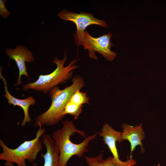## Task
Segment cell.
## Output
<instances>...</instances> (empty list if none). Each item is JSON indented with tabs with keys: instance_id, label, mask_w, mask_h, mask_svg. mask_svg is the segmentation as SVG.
<instances>
[{
	"instance_id": "1",
	"label": "cell",
	"mask_w": 166,
	"mask_h": 166,
	"mask_svg": "<svg viewBox=\"0 0 166 166\" xmlns=\"http://www.w3.org/2000/svg\"><path fill=\"white\" fill-rule=\"evenodd\" d=\"M62 124V128L55 131L52 137L59 151V166H67L73 156L81 158L89 151V143L96 137L99 132L85 137V132L77 129L72 121L66 120Z\"/></svg>"
},
{
	"instance_id": "2",
	"label": "cell",
	"mask_w": 166,
	"mask_h": 166,
	"mask_svg": "<svg viewBox=\"0 0 166 166\" xmlns=\"http://www.w3.org/2000/svg\"><path fill=\"white\" fill-rule=\"evenodd\" d=\"M70 86L60 89L56 86L49 91L51 105L45 112L38 115L35 119V126H50L58 123L65 116L64 114V108L73 94L77 90H81L85 85L81 77L77 75L72 80Z\"/></svg>"
},
{
	"instance_id": "3",
	"label": "cell",
	"mask_w": 166,
	"mask_h": 166,
	"mask_svg": "<svg viewBox=\"0 0 166 166\" xmlns=\"http://www.w3.org/2000/svg\"><path fill=\"white\" fill-rule=\"evenodd\" d=\"M39 129L34 139L26 140L15 148L8 147L3 141L0 139V146L2 152L0 153V160L5 161V166H26V160L33 163L36 159L38 153L41 151L43 144L40 137L46 131L39 126Z\"/></svg>"
},
{
	"instance_id": "4",
	"label": "cell",
	"mask_w": 166,
	"mask_h": 166,
	"mask_svg": "<svg viewBox=\"0 0 166 166\" xmlns=\"http://www.w3.org/2000/svg\"><path fill=\"white\" fill-rule=\"evenodd\" d=\"M67 59L65 52L63 59L59 60L55 57L53 62L57 65L56 69L49 74L40 75L38 79L34 82L24 85L22 87V90L27 91L32 89L42 92L46 94L57 85L66 83L72 77V71L79 67L75 64L77 61L75 59L71 61L67 66L65 67L64 65Z\"/></svg>"
},
{
	"instance_id": "5",
	"label": "cell",
	"mask_w": 166,
	"mask_h": 166,
	"mask_svg": "<svg viewBox=\"0 0 166 166\" xmlns=\"http://www.w3.org/2000/svg\"><path fill=\"white\" fill-rule=\"evenodd\" d=\"M112 36V34L109 33L98 37H93L85 31L75 42L78 46L82 45L84 49L88 50L89 56L91 58L97 60L98 57L95 53L96 51L101 54L106 60L112 61L117 56L116 53L110 49L111 47L113 45L110 42Z\"/></svg>"
},
{
	"instance_id": "6",
	"label": "cell",
	"mask_w": 166,
	"mask_h": 166,
	"mask_svg": "<svg viewBox=\"0 0 166 166\" xmlns=\"http://www.w3.org/2000/svg\"><path fill=\"white\" fill-rule=\"evenodd\" d=\"M57 15L61 19L72 22L76 25L77 30L73 34L74 41L78 39L84 33L86 28L91 25H98L105 28L108 27L105 21L95 18L90 13L81 11L80 13H76L63 9Z\"/></svg>"
},
{
	"instance_id": "7",
	"label": "cell",
	"mask_w": 166,
	"mask_h": 166,
	"mask_svg": "<svg viewBox=\"0 0 166 166\" xmlns=\"http://www.w3.org/2000/svg\"><path fill=\"white\" fill-rule=\"evenodd\" d=\"M6 54L10 59L15 62L19 70V76L15 85H19L22 84L21 77L25 75L28 79L29 78L25 63H30L33 61L34 58L32 52L24 46L19 45L16 46L15 49H7L5 50Z\"/></svg>"
},
{
	"instance_id": "8",
	"label": "cell",
	"mask_w": 166,
	"mask_h": 166,
	"mask_svg": "<svg viewBox=\"0 0 166 166\" xmlns=\"http://www.w3.org/2000/svg\"><path fill=\"white\" fill-rule=\"evenodd\" d=\"M99 135L103 137L104 143L108 146L113 157L117 163L121 166H132L135 165L136 162L132 158L126 162H122L119 159L116 142L118 141L120 143L122 142V132L116 131L107 123L103 125Z\"/></svg>"
},
{
	"instance_id": "9",
	"label": "cell",
	"mask_w": 166,
	"mask_h": 166,
	"mask_svg": "<svg viewBox=\"0 0 166 166\" xmlns=\"http://www.w3.org/2000/svg\"><path fill=\"white\" fill-rule=\"evenodd\" d=\"M2 67L0 66V77L3 82L5 93V94H4V96L7 99L9 104H12L14 106H18L22 108L24 111V116L22 121L21 123V125L22 127H25L27 122L30 123L32 121L29 116V109L30 105H33L35 104V99L32 96L22 99L17 98L12 96L8 89L6 79L2 75Z\"/></svg>"
},
{
	"instance_id": "10",
	"label": "cell",
	"mask_w": 166,
	"mask_h": 166,
	"mask_svg": "<svg viewBox=\"0 0 166 166\" xmlns=\"http://www.w3.org/2000/svg\"><path fill=\"white\" fill-rule=\"evenodd\" d=\"M41 139L46 149V153L41 155L44 160L43 166H60L59 151L52 137L45 133L41 136ZM31 166H37L36 163L33 162Z\"/></svg>"
},
{
	"instance_id": "11",
	"label": "cell",
	"mask_w": 166,
	"mask_h": 166,
	"mask_svg": "<svg viewBox=\"0 0 166 166\" xmlns=\"http://www.w3.org/2000/svg\"><path fill=\"white\" fill-rule=\"evenodd\" d=\"M142 126V124L135 127L126 124L122 125L123 129L121 135V141L124 140L129 141L131 145V152L138 145L140 146L142 152L144 151L142 141L144 139L145 136Z\"/></svg>"
},
{
	"instance_id": "12",
	"label": "cell",
	"mask_w": 166,
	"mask_h": 166,
	"mask_svg": "<svg viewBox=\"0 0 166 166\" xmlns=\"http://www.w3.org/2000/svg\"><path fill=\"white\" fill-rule=\"evenodd\" d=\"M84 156L88 166H121L113 157L104 159L102 153L95 157Z\"/></svg>"
},
{
	"instance_id": "13",
	"label": "cell",
	"mask_w": 166,
	"mask_h": 166,
	"mask_svg": "<svg viewBox=\"0 0 166 166\" xmlns=\"http://www.w3.org/2000/svg\"><path fill=\"white\" fill-rule=\"evenodd\" d=\"M82 105L75 104L69 101L66 104L64 111V114H68L73 116L74 120L77 119L82 111Z\"/></svg>"
},
{
	"instance_id": "14",
	"label": "cell",
	"mask_w": 166,
	"mask_h": 166,
	"mask_svg": "<svg viewBox=\"0 0 166 166\" xmlns=\"http://www.w3.org/2000/svg\"><path fill=\"white\" fill-rule=\"evenodd\" d=\"M78 90L72 95L69 101L77 104L82 105L85 104L89 103V98L86 93Z\"/></svg>"
},
{
	"instance_id": "15",
	"label": "cell",
	"mask_w": 166,
	"mask_h": 166,
	"mask_svg": "<svg viewBox=\"0 0 166 166\" xmlns=\"http://www.w3.org/2000/svg\"><path fill=\"white\" fill-rule=\"evenodd\" d=\"M5 1L0 0V14L3 18H6L9 17L11 13L7 10L5 5Z\"/></svg>"
}]
</instances>
